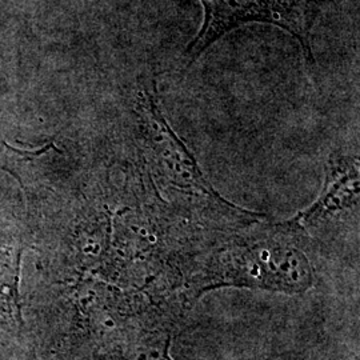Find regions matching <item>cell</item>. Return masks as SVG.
<instances>
[{"instance_id":"obj_6","label":"cell","mask_w":360,"mask_h":360,"mask_svg":"<svg viewBox=\"0 0 360 360\" xmlns=\"http://www.w3.org/2000/svg\"><path fill=\"white\" fill-rule=\"evenodd\" d=\"M52 151H55L53 143H49L34 151L18 150L15 147L8 146L7 143H1L0 144V168L7 169L15 178L22 180L26 172V168H30V172L32 174L34 168H37V166L40 165L43 158L49 156Z\"/></svg>"},{"instance_id":"obj_5","label":"cell","mask_w":360,"mask_h":360,"mask_svg":"<svg viewBox=\"0 0 360 360\" xmlns=\"http://www.w3.org/2000/svg\"><path fill=\"white\" fill-rule=\"evenodd\" d=\"M163 318L165 314H160L150 327L142 328L111 360H174L169 356L172 324Z\"/></svg>"},{"instance_id":"obj_2","label":"cell","mask_w":360,"mask_h":360,"mask_svg":"<svg viewBox=\"0 0 360 360\" xmlns=\"http://www.w3.org/2000/svg\"><path fill=\"white\" fill-rule=\"evenodd\" d=\"M139 126L143 153L158 188L174 196L184 208L227 226H251L262 218L260 214L233 206L214 190L190 148L169 126L154 84L139 101Z\"/></svg>"},{"instance_id":"obj_1","label":"cell","mask_w":360,"mask_h":360,"mask_svg":"<svg viewBox=\"0 0 360 360\" xmlns=\"http://www.w3.org/2000/svg\"><path fill=\"white\" fill-rule=\"evenodd\" d=\"M296 233L287 223L270 232L224 247L190 272L184 284L193 295L218 287H248L300 294L311 287L312 267L294 243Z\"/></svg>"},{"instance_id":"obj_7","label":"cell","mask_w":360,"mask_h":360,"mask_svg":"<svg viewBox=\"0 0 360 360\" xmlns=\"http://www.w3.org/2000/svg\"><path fill=\"white\" fill-rule=\"evenodd\" d=\"M19 257L13 262H0V316L20 323V307L18 294Z\"/></svg>"},{"instance_id":"obj_4","label":"cell","mask_w":360,"mask_h":360,"mask_svg":"<svg viewBox=\"0 0 360 360\" xmlns=\"http://www.w3.org/2000/svg\"><path fill=\"white\" fill-rule=\"evenodd\" d=\"M359 181L358 158L345 155L333 158L327 168L322 193L316 202L285 223L300 233L319 226L323 220L340 211L358 207Z\"/></svg>"},{"instance_id":"obj_3","label":"cell","mask_w":360,"mask_h":360,"mask_svg":"<svg viewBox=\"0 0 360 360\" xmlns=\"http://www.w3.org/2000/svg\"><path fill=\"white\" fill-rule=\"evenodd\" d=\"M326 0H200L203 23L184 52L187 65L235 28L263 23L279 27L296 39L309 65L315 63L311 31Z\"/></svg>"}]
</instances>
